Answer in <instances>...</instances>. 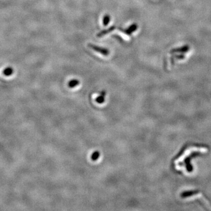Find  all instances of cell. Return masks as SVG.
Masks as SVG:
<instances>
[{"label": "cell", "instance_id": "1", "mask_svg": "<svg viewBox=\"0 0 211 211\" xmlns=\"http://www.w3.org/2000/svg\"><path fill=\"white\" fill-rule=\"evenodd\" d=\"M89 46L93 51H95L96 52H99L102 55L107 56L109 54V51L106 48H101V46H96V45H93V44H89Z\"/></svg>", "mask_w": 211, "mask_h": 211}, {"label": "cell", "instance_id": "2", "mask_svg": "<svg viewBox=\"0 0 211 211\" xmlns=\"http://www.w3.org/2000/svg\"><path fill=\"white\" fill-rule=\"evenodd\" d=\"M200 155L199 153H193L190 157H188L185 160V163L186 164V170L188 172H191L193 171V166L191 164V158H193L195 157L198 156Z\"/></svg>", "mask_w": 211, "mask_h": 211}, {"label": "cell", "instance_id": "3", "mask_svg": "<svg viewBox=\"0 0 211 211\" xmlns=\"http://www.w3.org/2000/svg\"><path fill=\"white\" fill-rule=\"evenodd\" d=\"M190 49V47L189 45H184V46L180 47V48H174L173 49H172L171 51V54H174V53H186L187 52H188Z\"/></svg>", "mask_w": 211, "mask_h": 211}, {"label": "cell", "instance_id": "4", "mask_svg": "<svg viewBox=\"0 0 211 211\" xmlns=\"http://www.w3.org/2000/svg\"><path fill=\"white\" fill-rule=\"evenodd\" d=\"M138 28V25L136 24H133V25H130L129 27L124 29H119L121 31H123L124 33L127 35H131L134 32H135Z\"/></svg>", "mask_w": 211, "mask_h": 211}, {"label": "cell", "instance_id": "5", "mask_svg": "<svg viewBox=\"0 0 211 211\" xmlns=\"http://www.w3.org/2000/svg\"><path fill=\"white\" fill-rule=\"evenodd\" d=\"M198 193V191H185L184 193H182L181 194V196L182 198H187L193 196L195 194H197Z\"/></svg>", "mask_w": 211, "mask_h": 211}, {"label": "cell", "instance_id": "6", "mask_svg": "<svg viewBox=\"0 0 211 211\" xmlns=\"http://www.w3.org/2000/svg\"><path fill=\"white\" fill-rule=\"evenodd\" d=\"M105 96H106V92L105 91H103L101 93V95L96 97V101H97L99 104L103 103L105 101Z\"/></svg>", "mask_w": 211, "mask_h": 211}, {"label": "cell", "instance_id": "7", "mask_svg": "<svg viewBox=\"0 0 211 211\" xmlns=\"http://www.w3.org/2000/svg\"><path fill=\"white\" fill-rule=\"evenodd\" d=\"M80 82L77 80V79H72V81H69V83H68V86L69 87H71V88H74V87L77 86L79 85Z\"/></svg>", "mask_w": 211, "mask_h": 211}, {"label": "cell", "instance_id": "8", "mask_svg": "<svg viewBox=\"0 0 211 211\" xmlns=\"http://www.w3.org/2000/svg\"><path fill=\"white\" fill-rule=\"evenodd\" d=\"M114 28H115L114 27H110V28H109L108 29L103 31H101V32H100V33L97 35V36L100 37H102V36H103V35H106V34H109L111 31H113V30L114 29Z\"/></svg>", "mask_w": 211, "mask_h": 211}, {"label": "cell", "instance_id": "9", "mask_svg": "<svg viewBox=\"0 0 211 211\" xmlns=\"http://www.w3.org/2000/svg\"><path fill=\"white\" fill-rule=\"evenodd\" d=\"M110 17L109 15H106L103 19V23L104 26H107L110 22Z\"/></svg>", "mask_w": 211, "mask_h": 211}, {"label": "cell", "instance_id": "10", "mask_svg": "<svg viewBox=\"0 0 211 211\" xmlns=\"http://www.w3.org/2000/svg\"><path fill=\"white\" fill-rule=\"evenodd\" d=\"M100 156H101V154L99 151H95L92 154L91 158L93 161H96L100 157Z\"/></svg>", "mask_w": 211, "mask_h": 211}, {"label": "cell", "instance_id": "11", "mask_svg": "<svg viewBox=\"0 0 211 211\" xmlns=\"http://www.w3.org/2000/svg\"><path fill=\"white\" fill-rule=\"evenodd\" d=\"M12 72H13V71H12V69L11 68H8L5 69L4 71V72H3L5 76H7L11 75V74H12Z\"/></svg>", "mask_w": 211, "mask_h": 211}, {"label": "cell", "instance_id": "12", "mask_svg": "<svg viewBox=\"0 0 211 211\" xmlns=\"http://www.w3.org/2000/svg\"><path fill=\"white\" fill-rule=\"evenodd\" d=\"M174 58L177 59H183L185 58V56L184 55H175Z\"/></svg>", "mask_w": 211, "mask_h": 211}]
</instances>
